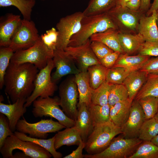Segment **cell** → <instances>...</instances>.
<instances>
[{"label": "cell", "mask_w": 158, "mask_h": 158, "mask_svg": "<svg viewBox=\"0 0 158 158\" xmlns=\"http://www.w3.org/2000/svg\"><path fill=\"white\" fill-rule=\"evenodd\" d=\"M38 69L29 63L16 64L10 62L4 77L5 92L13 103L18 99L27 98L35 87Z\"/></svg>", "instance_id": "6da1fadb"}, {"label": "cell", "mask_w": 158, "mask_h": 158, "mask_svg": "<svg viewBox=\"0 0 158 158\" xmlns=\"http://www.w3.org/2000/svg\"><path fill=\"white\" fill-rule=\"evenodd\" d=\"M111 28L117 29V27L107 13L84 16L80 30L71 37L68 46L81 45L93 35Z\"/></svg>", "instance_id": "7a4b0ae2"}, {"label": "cell", "mask_w": 158, "mask_h": 158, "mask_svg": "<svg viewBox=\"0 0 158 158\" xmlns=\"http://www.w3.org/2000/svg\"><path fill=\"white\" fill-rule=\"evenodd\" d=\"M122 133L121 128L110 121L97 124L87 138L85 149L88 154L100 153L108 146L116 136Z\"/></svg>", "instance_id": "3957f363"}, {"label": "cell", "mask_w": 158, "mask_h": 158, "mask_svg": "<svg viewBox=\"0 0 158 158\" xmlns=\"http://www.w3.org/2000/svg\"><path fill=\"white\" fill-rule=\"evenodd\" d=\"M54 51L47 47L40 36L32 47L14 52L10 62L16 64L30 63L40 70L45 67L49 60L53 58Z\"/></svg>", "instance_id": "277c9868"}, {"label": "cell", "mask_w": 158, "mask_h": 158, "mask_svg": "<svg viewBox=\"0 0 158 158\" xmlns=\"http://www.w3.org/2000/svg\"><path fill=\"white\" fill-rule=\"evenodd\" d=\"M59 97H39L33 102L32 112L35 118H54L66 128L75 126V121L68 117L60 107Z\"/></svg>", "instance_id": "5b68a950"}, {"label": "cell", "mask_w": 158, "mask_h": 158, "mask_svg": "<svg viewBox=\"0 0 158 158\" xmlns=\"http://www.w3.org/2000/svg\"><path fill=\"white\" fill-rule=\"evenodd\" d=\"M143 141L138 138H126L123 136L114 138L102 152L94 154H85V158H129Z\"/></svg>", "instance_id": "8992f818"}, {"label": "cell", "mask_w": 158, "mask_h": 158, "mask_svg": "<svg viewBox=\"0 0 158 158\" xmlns=\"http://www.w3.org/2000/svg\"><path fill=\"white\" fill-rule=\"evenodd\" d=\"M16 149L22 151L30 158H50L51 154L46 149L32 142L22 140L14 135L7 137L0 152L4 158H12Z\"/></svg>", "instance_id": "52a82bcc"}, {"label": "cell", "mask_w": 158, "mask_h": 158, "mask_svg": "<svg viewBox=\"0 0 158 158\" xmlns=\"http://www.w3.org/2000/svg\"><path fill=\"white\" fill-rule=\"evenodd\" d=\"M55 67L52 59H50L46 66L40 70L35 82L34 90L30 96L26 98L24 106H30L39 97L46 98L52 96L57 89L55 83L51 80V73Z\"/></svg>", "instance_id": "ba28073f"}, {"label": "cell", "mask_w": 158, "mask_h": 158, "mask_svg": "<svg viewBox=\"0 0 158 158\" xmlns=\"http://www.w3.org/2000/svg\"><path fill=\"white\" fill-rule=\"evenodd\" d=\"M60 106L69 118L76 121L78 112L79 93L75 76L66 78L59 87Z\"/></svg>", "instance_id": "9c48e42d"}, {"label": "cell", "mask_w": 158, "mask_h": 158, "mask_svg": "<svg viewBox=\"0 0 158 158\" xmlns=\"http://www.w3.org/2000/svg\"><path fill=\"white\" fill-rule=\"evenodd\" d=\"M84 16L78 11L61 18L56 25L58 36L56 49L64 50L68 46L71 37L80 30Z\"/></svg>", "instance_id": "30bf717a"}, {"label": "cell", "mask_w": 158, "mask_h": 158, "mask_svg": "<svg viewBox=\"0 0 158 158\" xmlns=\"http://www.w3.org/2000/svg\"><path fill=\"white\" fill-rule=\"evenodd\" d=\"M66 127L59 122L50 119H42L34 123L27 122L23 117L18 122L16 130L19 132L29 135V136L34 138L46 139L49 133H55Z\"/></svg>", "instance_id": "8fae6325"}, {"label": "cell", "mask_w": 158, "mask_h": 158, "mask_svg": "<svg viewBox=\"0 0 158 158\" xmlns=\"http://www.w3.org/2000/svg\"><path fill=\"white\" fill-rule=\"evenodd\" d=\"M40 37L34 23L23 19L12 38L8 47L14 52L26 49L34 45Z\"/></svg>", "instance_id": "7c38bea8"}, {"label": "cell", "mask_w": 158, "mask_h": 158, "mask_svg": "<svg viewBox=\"0 0 158 158\" xmlns=\"http://www.w3.org/2000/svg\"><path fill=\"white\" fill-rule=\"evenodd\" d=\"M91 42L90 39L81 45L68 46L64 49L76 62L81 72L87 71L89 67L100 64L91 48Z\"/></svg>", "instance_id": "4fadbf2b"}, {"label": "cell", "mask_w": 158, "mask_h": 158, "mask_svg": "<svg viewBox=\"0 0 158 158\" xmlns=\"http://www.w3.org/2000/svg\"><path fill=\"white\" fill-rule=\"evenodd\" d=\"M52 59L56 68L51 75V80L54 82L56 83L66 75H75L81 72L73 59L64 50L55 49Z\"/></svg>", "instance_id": "5bb4252c"}, {"label": "cell", "mask_w": 158, "mask_h": 158, "mask_svg": "<svg viewBox=\"0 0 158 158\" xmlns=\"http://www.w3.org/2000/svg\"><path fill=\"white\" fill-rule=\"evenodd\" d=\"M145 120L141 105L138 101L134 100L128 118L121 127L123 137L126 138H138L140 128Z\"/></svg>", "instance_id": "9a60e30c"}, {"label": "cell", "mask_w": 158, "mask_h": 158, "mask_svg": "<svg viewBox=\"0 0 158 158\" xmlns=\"http://www.w3.org/2000/svg\"><path fill=\"white\" fill-rule=\"evenodd\" d=\"M134 11L126 7L116 6L107 13L117 27L121 23L127 29L135 30L138 28L139 18Z\"/></svg>", "instance_id": "2e32d148"}, {"label": "cell", "mask_w": 158, "mask_h": 158, "mask_svg": "<svg viewBox=\"0 0 158 158\" xmlns=\"http://www.w3.org/2000/svg\"><path fill=\"white\" fill-rule=\"evenodd\" d=\"M1 20L0 46L8 47L11 40L20 27L22 19L20 16L8 13Z\"/></svg>", "instance_id": "e0dca14e"}, {"label": "cell", "mask_w": 158, "mask_h": 158, "mask_svg": "<svg viewBox=\"0 0 158 158\" xmlns=\"http://www.w3.org/2000/svg\"><path fill=\"white\" fill-rule=\"evenodd\" d=\"M26 99L25 98L18 99L12 104L0 102V112L8 118L10 128L13 132L16 130L18 122L27 111L26 108L24 106Z\"/></svg>", "instance_id": "ac0fdd59"}, {"label": "cell", "mask_w": 158, "mask_h": 158, "mask_svg": "<svg viewBox=\"0 0 158 158\" xmlns=\"http://www.w3.org/2000/svg\"><path fill=\"white\" fill-rule=\"evenodd\" d=\"M156 11L149 16H143L139 19L138 33L145 41H158V28L157 23Z\"/></svg>", "instance_id": "d6986e66"}, {"label": "cell", "mask_w": 158, "mask_h": 158, "mask_svg": "<svg viewBox=\"0 0 158 158\" xmlns=\"http://www.w3.org/2000/svg\"><path fill=\"white\" fill-rule=\"evenodd\" d=\"M78 112L75 126L79 130L82 140L86 142L93 129L94 126L92 121L87 106L85 103L77 105Z\"/></svg>", "instance_id": "ffe728a7"}, {"label": "cell", "mask_w": 158, "mask_h": 158, "mask_svg": "<svg viewBox=\"0 0 158 158\" xmlns=\"http://www.w3.org/2000/svg\"><path fill=\"white\" fill-rule=\"evenodd\" d=\"M148 74L140 70L130 72L122 84L126 88L128 98L133 101L145 83Z\"/></svg>", "instance_id": "44dd1931"}, {"label": "cell", "mask_w": 158, "mask_h": 158, "mask_svg": "<svg viewBox=\"0 0 158 158\" xmlns=\"http://www.w3.org/2000/svg\"><path fill=\"white\" fill-rule=\"evenodd\" d=\"M54 136V147L56 150L64 145L78 146L82 140L80 132L75 126L59 131Z\"/></svg>", "instance_id": "7402d4cb"}, {"label": "cell", "mask_w": 158, "mask_h": 158, "mask_svg": "<svg viewBox=\"0 0 158 158\" xmlns=\"http://www.w3.org/2000/svg\"><path fill=\"white\" fill-rule=\"evenodd\" d=\"M133 101L128 98L117 102L110 107V121L116 126L122 127L128 118Z\"/></svg>", "instance_id": "603a6c76"}, {"label": "cell", "mask_w": 158, "mask_h": 158, "mask_svg": "<svg viewBox=\"0 0 158 158\" xmlns=\"http://www.w3.org/2000/svg\"><path fill=\"white\" fill-rule=\"evenodd\" d=\"M119 32L116 28H109L103 32L96 33L90 38L91 41L101 42L114 51H119L124 53L121 45L118 35Z\"/></svg>", "instance_id": "cb8c5ba5"}, {"label": "cell", "mask_w": 158, "mask_h": 158, "mask_svg": "<svg viewBox=\"0 0 158 158\" xmlns=\"http://www.w3.org/2000/svg\"><path fill=\"white\" fill-rule=\"evenodd\" d=\"M75 75L79 93V102L78 105L84 103L89 106L91 104L93 89L90 84L88 72L87 71L80 72Z\"/></svg>", "instance_id": "d4e9b609"}, {"label": "cell", "mask_w": 158, "mask_h": 158, "mask_svg": "<svg viewBox=\"0 0 158 158\" xmlns=\"http://www.w3.org/2000/svg\"><path fill=\"white\" fill-rule=\"evenodd\" d=\"M150 58V56L139 54L130 56L121 54L112 68L122 67L132 72L140 70Z\"/></svg>", "instance_id": "484cf974"}, {"label": "cell", "mask_w": 158, "mask_h": 158, "mask_svg": "<svg viewBox=\"0 0 158 158\" xmlns=\"http://www.w3.org/2000/svg\"><path fill=\"white\" fill-rule=\"evenodd\" d=\"M118 37L124 53L128 55L138 51L145 42L142 36L139 33L131 34L119 32Z\"/></svg>", "instance_id": "4316f807"}, {"label": "cell", "mask_w": 158, "mask_h": 158, "mask_svg": "<svg viewBox=\"0 0 158 158\" xmlns=\"http://www.w3.org/2000/svg\"><path fill=\"white\" fill-rule=\"evenodd\" d=\"M118 0H90L83 12L87 16L107 13L114 7Z\"/></svg>", "instance_id": "83f0119b"}, {"label": "cell", "mask_w": 158, "mask_h": 158, "mask_svg": "<svg viewBox=\"0 0 158 158\" xmlns=\"http://www.w3.org/2000/svg\"><path fill=\"white\" fill-rule=\"evenodd\" d=\"M14 134L16 136L22 140L32 142L43 147L49 151L54 158H61L63 156L62 154L57 151L55 148L54 136L46 139L31 137L18 131H15Z\"/></svg>", "instance_id": "f1b7e54d"}, {"label": "cell", "mask_w": 158, "mask_h": 158, "mask_svg": "<svg viewBox=\"0 0 158 158\" xmlns=\"http://www.w3.org/2000/svg\"><path fill=\"white\" fill-rule=\"evenodd\" d=\"M35 3V0H0V7L14 6L20 11L24 19L31 20L32 9Z\"/></svg>", "instance_id": "f546056e"}, {"label": "cell", "mask_w": 158, "mask_h": 158, "mask_svg": "<svg viewBox=\"0 0 158 158\" xmlns=\"http://www.w3.org/2000/svg\"><path fill=\"white\" fill-rule=\"evenodd\" d=\"M108 68L100 64L89 67L87 70L89 83L91 88L95 90L106 81Z\"/></svg>", "instance_id": "4dcf8cb0"}, {"label": "cell", "mask_w": 158, "mask_h": 158, "mask_svg": "<svg viewBox=\"0 0 158 158\" xmlns=\"http://www.w3.org/2000/svg\"><path fill=\"white\" fill-rule=\"evenodd\" d=\"M88 109L94 126L110 121V107L108 104L103 106L91 104Z\"/></svg>", "instance_id": "1f68e13d"}, {"label": "cell", "mask_w": 158, "mask_h": 158, "mask_svg": "<svg viewBox=\"0 0 158 158\" xmlns=\"http://www.w3.org/2000/svg\"><path fill=\"white\" fill-rule=\"evenodd\" d=\"M147 96L158 97V74L148 75L145 83L134 100H138Z\"/></svg>", "instance_id": "d6a6232c"}, {"label": "cell", "mask_w": 158, "mask_h": 158, "mask_svg": "<svg viewBox=\"0 0 158 158\" xmlns=\"http://www.w3.org/2000/svg\"><path fill=\"white\" fill-rule=\"evenodd\" d=\"M158 134V121L154 117L146 119L139 130L138 138L143 141H150Z\"/></svg>", "instance_id": "836d02e7"}, {"label": "cell", "mask_w": 158, "mask_h": 158, "mask_svg": "<svg viewBox=\"0 0 158 158\" xmlns=\"http://www.w3.org/2000/svg\"><path fill=\"white\" fill-rule=\"evenodd\" d=\"M129 158H158V147L151 141H143Z\"/></svg>", "instance_id": "e575fe53"}, {"label": "cell", "mask_w": 158, "mask_h": 158, "mask_svg": "<svg viewBox=\"0 0 158 158\" xmlns=\"http://www.w3.org/2000/svg\"><path fill=\"white\" fill-rule=\"evenodd\" d=\"M128 99V91L123 85L110 84L108 103L110 107L117 102Z\"/></svg>", "instance_id": "d590c367"}, {"label": "cell", "mask_w": 158, "mask_h": 158, "mask_svg": "<svg viewBox=\"0 0 158 158\" xmlns=\"http://www.w3.org/2000/svg\"><path fill=\"white\" fill-rule=\"evenodd\" d=\"M145 115V119L154 117L158 109V97L147 96L138 100Z\"/></svg>", "instance_id": "8d00e7d4"}, {"label": "cell", "mask_w": 158, "mask_h": 158, "mask_svg": "<svg viewBox=\"0 0 158 158\" xmlns=\"http://www.w3.org/2000/svg\"><path fill=\"white\" fill-rule=\"evenodd\" d=\"M110 84L106 81L97 89L93 90L91 104L101 106L108 104Z\"/></svg>", "instance_id": "74e56055"}, {"label": "cell", "mask_w": 158, "mask_h": 158, "mask_svg": "<svg viewBox=\"0 0 158 158\" xmlns=\"http://www.w3.org/2000/svg\"><path fill=\"white\" fill-rule=\"evenodd\" d=\"M14 52L8 47H0V89L4 86V77Z\"/></svg>", "instance_id": "f35d334b"}, {"label": "cell", "mask_w": 158, "mask_h": 158, "mask_svg": "<svg viewBox=\"0 0 158 158\" xmlns=\"http://www.w3.org/2000/svg\"><path fill=\"white\" fill-rule=\"evenodd\" d=\"M130 72L127 69L121 67L108 68L106 81L110 84H122Z\"/></svg>", "instance_id": "ab89813d"}, {"label": "cell", "mask_w": 158, "mask_h": 158, "mask_svg": "<svg viewBox=\"0 0 158 158\" xmlns=\"http://www.w3.org/2000/svg\"><path fill=\"white\" fill-rule=\"evenodd\" d=\"M58 32L54 28L46 31L40 36L44 43L50 49L54 51L56 49V45Z\"/></svg>", "instance_id": "60d3db41"}, {"label": "cell", "mask_w": 158, "mask_h": 158, "mask_svg": "<svg viewBox=\"0 0 158 158\" xmlns=\"http://www.w3.org/2000/svg\"><path fill=\"white\" fill-rule=\"evenodd\" d=\"M5 115L0 114V149L8 137L14 135L11 130L8 120Z\"/></svg>", "instance_id": "b9f144b4"}, {"label": "cell", "mask_w": 158, "mask_h": 158, "mask_svg": "<svg viewBox=\"0 0 158 158\" xmlns=\"http://www.w3.org/2000/svg\"><path fill=\"white\" fill-rule=\"evenodd\" d=\"M138 54L149 56H158V41H145L140 49Z\"/></svg>", "instance_id": "7bdbcfd3"}, {"label": "cell", "mask_w": 158, "mask_h": 158, "mask_svg": "<svg viewBox=\"0 0 158 158\" xmlns=\"http://www.w3.org/2000/svg\"><path fill=\"white\" fill-rule=\"evenodd\" d=\"M90 47L99 60L114 51L104 44L98 42L91 41Z\"/></svg>", "instance_id": "ee69618b"}, {"label": "cell", "mask_w": 158, "mask_h": 158, "mask_svg": "<svg viewBox=\"0 0 158 158\" xmlns=\"http://www.w3.org/2000/svg\"><path fill=\"white\" fill-rule=\"evenodd\" d=\"M140 70L148 74H158V56L155 58H150Z\"/></svg>", "instance_id": "f6af8a7d"}, {"label": "cell", "mask_w": 158, "mask_h": 158, "mask_svg": "<svg viewBox=\"0 0 158 158\" xmlns=\"http://www.w3.org/2000/svg\"><path fill=\"white\" fill-rule=\"evenodd\" d=\"M121 54L119 51H114L99 60L100 64L108 68H112Z\"/></svg>", "instance_id": "bcb514c9"}, {"label": "cell", "mask_w": 158, "mask_h": 158, "mask_svg": "<svg viewBox=\"0 0 158 158\" xmlns=\"http://www.w3.org/2000/svg\"><path fill=\"white\" fill-rule=\"evenodd\" d=\"M85 146V143L82 140L80 142L77 148L73 151L71 154L66 155L63 158H83V155L82 154L83 150Z\"/></svg>", "instance_id": "7dc6e473"}, {"label": "cell", "mask_w": 158, "mask_h": 158, "mask_svg": "<svg viewBox=\"0 0 158 158\" xmlns=\"http://www.w3.org/2000/svg\"><path fill=\"white\" fill-rule=\"evenodd\" d=\"M141 0H130L126 4V7L134 11H138L140 6Z\"/></svg>", "instance_id": "c3c4849f"}, {"label": "cell", "mask_w": 158, "mask_h": 158, "mask_svg": "<svg viewBox=\"0 0 158 158\" xmlns=\"http://www.w3.org/2000/svg\"><path fill=\"white\" fill-rule=\"evenodd\" d=\"M150 0H141L140 6V11H147L150 8L151 4Z\"/></svg>", "instance_id": "681fc988"}, {"label": "cell", "mask_w": 158, "mask_h": 158, "mask_svg": "<svg viewBox=\"0 0 158 158\" xmlns=\"http://www.w3.org/2000/svg\"><path fill=\"white\" fill-rule=\"evenodd\" d=\"M158 9V0H153L151 6L147 11V16L150 15L154 11H157Z\"/></svg>", "instance_id": "f907efd6"}, {"label": "cell", "mask_w": 158, "mask_h": 158, "mask_svg": "<svg viewBox=\"0 0 158 158\" xmlns=\"http://www.w3.org/2000/svg\"><path fill=\"white\" fill-rule=\"evenodd\" d=\"M130 0H118L116 6L126 7L127 3Z\"/></svg>", "instance_id": "816d5d0a"}, {"label": "cell", "mask_w": 158, "mask_h": 158, "mask_svg": "<svg viewBox=\"0 0 158 158\" xmlns=\"http://www.w3.org/2000/svg\"><path fill=\"white\" fill-rule=\"evenodd\" d=\"M13 158H30L28 156H27L24 152L23 153H16L14 155H13Z\"/></svg>", "instance_id": "f5cc1de1"}, {"label": "cell", "mask_w": 158, "mask_h": 158, "mask_svg": "<svg viewBox=\"0 0 158 158\" xmlns=\"http://www.w3.org/2000/svg\"><path fill=\"white\" fill-rule=\"evenodd\" d=\"M150 141L158 147V134L153 138Z\"/></svg>", "instance_id": "db71d44e"}, {"label": "cell", "mask_w": 158, "mask_h": 158, "mask_svg": "<svg viewBox=\"0 0 158 158\" xmlns=\"http://www.w3.org/2000/svg\"><path fill=\"white\" fill-rule=\"evenodd\" d=\"M156 13H157L156 21H157V25L158 28V9L156 11Z\"/></svg>", "instance_id": "11a10c76"}, {"label": "cell", "mask_w": 158, "mask_h": 158, "mask_svg": "<svg viewBox=\"0 0 158 158\" xmlns=\"http://www.w3.org/2000/svg\"><path fill=\"white\" fill-rule=\"evenodd\" d=\"M154 118H156L157 121H158V111L157 112L154 117Z\"/></svg>", "instance_id": "9f6ffc18"}, {"label": "cell", "mask_w": 158, "mask_h": 158, "mask_svg": "<svg viewBox=\"0 0 158 158\" xmlns=\"http://www.w3.org/2000/svg\"><path fill=\"white\" fill-rule=\"evenodd\" d=\"M59 0L62 1V0Z\"/></svg>", "instance_id": "6f0895ef"}, {"label": "cell", "mask_w": 158, "mask_h": 158, "mask_svg": "<svg viewBox=\"0 0 158 158\" xmlns=\"http://www.w3.org/2000/svg\"></svg>", "instance_id": "680465c9"}]
</instances>
